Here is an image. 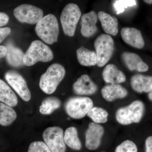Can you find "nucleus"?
I'll use <instances>...</instances> for the list:
<instances>
[{
  "mask_svg": "<svg viewBox=\"0 0 152 152\" xmlns=\"http://www.w3.org/2000/svg\"><path fill=\"white\" fill-rule=\"evenodd\" d=\"M35 31L38 37L46 43L52 45L57 42L59 28L56 17L52 14L44 17L36 25Z\"/></svg>",
  "mask_w": 152,
  "mask_h": 152,
  "instance_id": "1",
  "label": "nucleus"
},
{
  "mask_svg": "<svg viewBox=\"0 0 152 152\" xmlns=\"http://www.w3.org/2000/svg\"><path fill=\"white\" fill-rule=\"evenodd\" d=\"M65 74V69L61 65L53 64L41 76L39 81L41 90L48 94H53L64 78Z\"/></svg>",
  "mask_w": 152,
  "mask_h": 152,
  "instance_id": "2",
  "label": "nucleus"
},
{
  "mask_svg": "<svg viewBox=\"0 0 152 152\" xmlns=\"http://www.w3.org/2000/svg\"><path fill=\"white\" fill-rule=\"evenodd\" d=\"M51 49L39 40L33 41L24 54L23 64L30 66L39 61L48 62L53 58Z\"/></svg>",
  "mask_w": 152,
  "mask_h": 152,
  "instance_id": "3",
  "label": "nucleus"
},
{
  "mask_svg": "<svg viewBox=\"0 0 152 152\" xmlns=\"http://www.w3.org/2000/svg\"><path fill=\"white\" fill-rule=\"evenodd\" d=\"M145 111V105L141 101L136 100L126 107L120 108L116 113V119L121 124L128 125L140 121Z\"/></svg>",
  "mask_w": 152,
  "mask_h": 152,
  "instance_id": "4",
  "label": "nucleus"
},
{
  "mask_svg": "<svg viewBox=\"0 0 152 152\" xmlns=\"http://www.w3.org/2000/svg\"><path fill=\"white\" fill-rule=\"evenodd\" d=\"M81 16L80 10L76 4L70 3L65 6L60 17V20L65 34L70 37L75 35L77 25Z\"/></svg>",
  "mask_w": 152,
  "mask_h": 152,
  "instance_id": "5",
  "label": "nucleus"
},
{
  "mask_svg": "<svg viewBox=\"0 0 152 152\" xmlns=\"http://www.w3.org/2000/svg\"><path fill=\"white\" fill-rule=\"evenodd\" d=\"M94 48L96 54L97 65L103 67L110 61L115 50L114 41L111 36L102 34L95 41Z\"/></svg>",
  "mask_w": 152,
  "mask_h": 152,
  "instance_id": "6",
  "label": "nucleus"
},
{
  "mask_svg": "<svg viewBox=\"0 0 152 152\" xmlns=\"http://www.w3.org/2000/svg\"><path fill=\"white\" fill-rule=\"evenodd\" d=\"M92 100L87 97H74L70 98L65 104V110L69 116L79 119L86 116L92 109Z\"/></svg>",
  "mask_w": 152,
  "mask_h": 152,
  "instance_id": "7",
  "label": "nucleus"
},
{
  "mask_svg": "<svg viewBox=\"0 0 152 152\" xmlns=\"http://www.w3.org/2000/svg\"><path fill=\"white\" fill-rule=\"evenodd\" d=\"M43 138L52 152H66L64 131L62 128L58 126L47 128L43 133Z\"/></svg>",
  "mask_w": 152,
  "mask_h": 152,
  "instance_id": "8",
  "label": "nucleus"
},
{
  "mask_svg": "<svg viewBox=\"0 0 152 152\" xmlns=\"http://www.w3.org/2000/svg\"><path fill=\"white\" fill-rule=\"evenodd\" d=\"M14 15L23 23L34 24L42 18L43 12L41 9L29 4H22L14 10Z\"/></svg>",
  "mask_w": 152,
  "mask_h": 152,
  "instance_id": "9",
  "label": "nucleus"
},
{
  "mask_svg": "<svg viewBox=\"0 0 152 152\" xmlns=\"http://www.w3.org/2000/svg\"><path fill=\"white\" fill-rule=\"evenodd\" d=\"M5 78L23 100H30L31 92L26 82L20 74L15 71H9L5 75Z\"/></svg>",
  "mask_w": 152,
  "mask_h": 152,
  "instance_id": "10",
  "label": "nucleus"
},
{
  "mask_svg": "<svg viewBox=\"0 0 152 152\" xmlns=\"http://www.w3.org/2000/svg\"><path fill=\"white\" fill-rule=\"evenodd\" d=\"M104 133L102 126L94 122L90 123L86 133V146L91 151L97 149L100 145Z\"/></svg>",
  "mask_w": 152,
  "mask_h": 152,
  "instance_id": "11",
  "label": "nucleus"
},
{
  "mask_svg": "<svg viewBox=\"0 0 152 152\" xmlns=\"http://www.w3.org/2000/svg\"><path fill=\"white\" fill-rule=\"evenodd\" d=\"M121 34L124 42L133 48L141 49L145 46V41L141 32L136 28H123Z\"/></svg>",
  "mask_w": 152,
  "mask_h": 152,
  "instance_id": "12",
  "label": "nucleus"
},
{
  "mask_svg": "<svg viewBox=\"0 0 152 152\" xmlns=\"http://www.w3.org/2000/svg\"><path fill=\"white\" fill-rule=\"evenodd\" d=\"M73 89L76 94L87 96L94 94L97 91L98 88L89 76L84 75L74 83Z\"/></svg>",
  "mask_w": 152,
  "mask_h": 152,
  "instance_id": "13",
  "label": "nucleus"
},
{
  "mask_svg": "<svg viewBox=\"0 0 152 152\" xmlns=\"http://www.w3.org/2000/svg\"><path fill=\"white\" fill-rule=\"evenodd\" d=\"M122 58L127 67L130 71H137L140 72H147L149 67L137 54L125 52L122 54Z\"/></svg>",
  "mask_w": 152,
  "mask_h": 152,
  "instance_id": "14",
  "label": "nucleus"
},
{
  "mask_svg": "<svg viewBox=\"0 0 152 152\" xmlns=\"http://www.w3.org/2000/svg\"><path fill=\"white\" fill-rule=\"evenodd\" d=\"M98 16L94 11L84 14L81 18V33L86 37H90L97 31Z\"/></svg>",
  "mask_w": 152,
  "mask_h": 152,
  "instance_id": "15",
  "label": "nucleus"
},
{
  "mask_svg": "<svg viewBox=\"0 0 152 152\" xmlns=\"http://www.w3.org/2000/svg\"><path fill=\"white\" fill-rule=\"evenodd\" d=\"M97 16L104 31L109 35L116 36L118 32V23L117 18L103 11L99 12Z\"/></svg>",
  "mask_w": 152,
  "mask_h": 152,
  "instance_id": "16",
  "label": "nucleus"
},
{
  "mask_svg": "<svg viewBox=\"0 0 152 152\" xmlns=\"http://www.w3.org/2000/svg\"><path fill=\"white\" fill-rule=\"evenodd\" d=\"M102 77L104 81L110 84H118L126 80L124 73L113 64L106 66L102 72Z\"/></svg>",
  "mask_w": 152,
  "mask_h": 152,
  "instance_id": "17",
  "label": "nucleus"
},
{
  "mask_svg": "<svg viewBox=\"0 0 152 152\" xmlns=\"http://www.w3.org/2000/svg\"><path fill=\"white\" fill-rule=\"evenodd\" d=\"M101 92L104 99L110 102L126 97L128 94L127 90L119 84L107 85L102 88Z\"/></svg>",
  "mask_w": 152,
  "mask_h": 152,
  "instance_id": "18",
  "label": "nucleus"
},
{
  "mask_svg": "<svg viewBox=\"0 0 152 152\" xmlns=\"http://www.w3.org/2000/svg\"><path fill=\"white\" fill-rule=\"evenodd\" d=\"M131 84L137 92L150 93L152 91V76L137 74L132 77Z\"/></svg>",
  "mask_w": 152,
  "mask_h": 152,
  "instance_id": "19",
  "label": "nucleus"
},
{
  "mask_svg": "<svg viewBox=\"0 0 152 152\" xmlns=\"http://www.w3.org/2000/svg\"><path fill=\"white\" fill-rule=\"evenodd\" d=\"M6 48L7 50L6 59L9 64L15 67H20L23 65L24 54L22 50L10 42L7 44Z\"/></svg>",
  "mask_w": 152,
  "mask_h": 152,
  "instance_id": "20",
  "label": "nucleus"
},
{
  "mask_svg": "<svg viewBox=\"0 0 152 152\" xmlns=\"http://www.w3.org/2000/svg\"><path fill=\"white\" fill-rule=\"evenodd\" d=\"M0 102L11 107L18 104L16 95L7 83L0 79Z\"/></svg>",
  "mask_w": 152,
  "mask_h": 152,
  "instance_id": "21",
  "label": "nucleus"
},
{
  "mask_svg": "<svg viewBox=\"0 0 152 152\" xmlns=\"http://www.w3.org/2000/svg\"><path fill=\"white\" fill-rule=\"evenodd\" d=\"M77 60L80 64L85 66H91L97 64L96 52L81 46L77 50Z\"/></svg>",
  "mask_w": 152,
  "mask_h": 152,
  "instance_id": "22",
  "label": "nucleus"
},
{
  "mask_svg": "<svg viewBox=\"0 0 152 152\" xmlns=\"http://www.w3.org/2000/svg\"><path fill=\"white\" fill-rule=\"evenodd\" d=\"M64 141L68 146L76 151L81 149L82 145L78 134L77 130L75 127L66 129L64 135Z\"/></svg>",
  "mask_w": 152,
  "mask_h": 152,
  "instance_id": "23",
  "label": "nucleus"
},
{
  "mask_svg": "<svg viewBox=\"0 0 152 152\" xmlns=\"http://www.w3.org/2000/svg\"><path fill=\"white\" fill-rule=\"evenodd\" d=\"M16 113L12 107L0 103V125L8 126L17 118Z\"/></svg>",
  "mask_w": 152,
  "mask_h": 152,
  "instance_id": "24",
  "label": "nucleus"
},
{
  "mask_svg": "<svg viewBox=\"0 0 152 152\" xmlns=\"http://www.w3.org/2000/svg\"><path fill=\"white\" fill-rule=\"evenodd\" d=\"M61 104V102L58 98L51 96L46 98L40 106V113L42 115H50L59 108Z\"/></svg>",
  "mask_w": 152,
  "mask_h": 152,
  "instance_id": "25",
  "label": "nucleus"
},
{
  "mask_svg": "<svg viewBox=\"0 0 152 152\" xmlns=\"http://www.w3.org/2000/svg\"><path fill=\"white\" fill-rule=\"evenodd\" d=\"M94 123L96 124H103L107 122L108 116V113L102 108L94 107L87 114Z\"/></svg>",
  "mask_w": 152,
  "mask_h": 152,
  "instance_id": "26",
  "label": "nucleus"
},
{
  "mask_svg": "<svg viewBox=\"0 0 152 152\" xmlns=\"http://www.w3.org/2000/svg\"><path fill=\"white\" fill-rule=\"evenodd\" d=\"M137 5V1L134 0H117L113 2V7L117 14L122 13L126 9Z\"/></svg>",
  "mask_w": 152,
  "mask_h": 152,
  "instance_id": "27",
  "label": "nucleus"
},
{
  "mask_svg": "<svg viewBox=\"0 0 152 152\" xmlns=\"http://www.w3.org/2000/svg\"><path fill=\"white\" fill-rule=\"evenodd\" d=\"M137 145L132 141L127 140L117 146L115 152H137Z\"/></svg>",
  "mask_w": 152,
  "mask_h": 152,
  "instance_id": "28",
  "label": "nucleus"
},
{
  "mask_svg": "<svg viewBox=\"0 0 152 152\" xmlns=\"http://www.w3.org/2000/svg\"><path fill=\"white\" fill-rule=\"evenodd\" d=\"M28 152H52L46 144L42 141L34 142L30 144Z\"/></svg>",
  "mask_w": 152,
  "mask_h": 152,
  "instance_id": "29",
  "label": "nucleus"
},
{
  "mask_svg": "<svg viewBox=\"0 0 152 152\" xmlns=\"http://www.w3.org/2000/svg\"><path fill=\"white\" fill-rule=\"evenodd\" d=\"M11 32L10 28H0V43L2 42L9 36Z\"/></svg>",
  "mask_w": 152,
  "mask_h": 152,
  "instance_id": "30",
  "label": "nucleus"
},
{
  "mask_svg": "<svg viewBox=\"0 0 152 152\" xmlns=\"http://www.w3.org/2000/svg\"><path fill=\"white\" fill-rule=\"evenodd\" d=\"M9 17L4 12H0V27L7 25L8 23Z\"/></svg>",
  "mask_w": 152,
  "mask_h": 152,
  "instance_id": "31",
  "label": "nucleus"
},
{
  "mask_svg": "<svg viewBox=\"0 0 152 152\" xmlns=\"http://www.w3.org/2000/svg\"><path fill=\"white\" fill-rule=\"evenodd\" d=\"M145 152H152V136L147 138L145 141Z\"/></svg>",
  "mask_w": 152,
  "mask_h": 152,
  "instance_id": "32",
  "label": "nucleus"
},
{
  "mask_svg": "<svg viewBox=\"0 0 152 152\" xmlns=\"http://www.w3.org/2000/svg\"><path fill=\"white\" fill-rule=\"evenodd\" d=\"M7 50L6 47L0 46V58L5 56L7 55Z\"/></svg>",
  "mask_w": 152,
  "mask_h": 152,
  "instance_id": "33",
  "label": "nucleus"
},
{
  "mask_svg": "<svg viewBox=\"0 0 152 152\" xmlns=\"http://www.w3.org/2000/svg\"><path fill=\"white\" fill-rule=\"evenodd\" d=\"M144 1L149 4H152V0H145V1Z\"/></svg>",
  "mask_w": 152,
  "mask_h": 152,
  "instance_id": "34",
  "label": "nucleus"
},
{
  "mask_svg": "<svg viewBox=\"0 0 152 152\" xmlns=\"http://www.w3.org/2000/svg\"><path fill=\"white\" fill-rule=\"evenodd\" d=\"M148 98L150 100L152 101V91L149 93Z\"/></svg>",
  "mask_w": 152,
  "mask_h": 152,
  "instance_id": "35",
  "label": "nucleus"
},
{
  "mask_svg": "<svg viewBox=\"0 0 152 152\" xmlns=\"http://www.w3.org/2000/svg\"></svg>",
  "mask_w": 152,
  "mask_h": 152,
  "instance_id": "36",
  "label": "nucleus"
}]
</instances>
